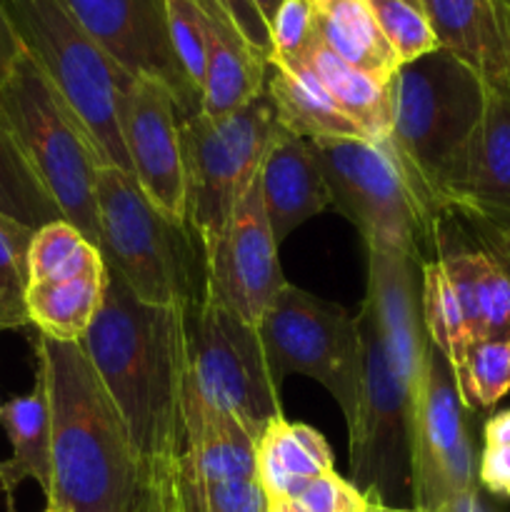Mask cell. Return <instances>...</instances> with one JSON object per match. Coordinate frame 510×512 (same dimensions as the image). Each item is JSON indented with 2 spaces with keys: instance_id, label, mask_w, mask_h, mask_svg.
Returning <instances> with one entry per match:
<instances>
[{
  "instance_id": "cell-30",
  "label": "cell",
  "mask_w": 510,
  "mask_h": 512,
  "mask_svg": "<svg viewBox=\"0 0 510 512\" xmlns=\"http://www.w3.org/2000/svg\"><path fill=\"white\" fill-rule=\"evenodd\" d=\"M420 275H423V320L428 338L448 358L453 373H458L470 345L458 295L438 258L420 265Z\"/></svg>"
},
{
  "instance_id": "cell-41",
  "label": "cell",
  "mask_w": 510,
  "mask_h": 512,
  "mask_svg": "<svg viewBox=\"0 0 510 512\" xmlns=\"http://www.w3.org/2000/svg\"><path fill=\"white\" fill-rule=\"evenodd\" d=\"M290 430H293V435H295V440L300 443V448H303L305 453H308L310 458L320 465V470H325V473L335 470L333 468V453H330L328 443H325V438L318 433V430L308 428V425H300V423H290Z\"/></svg>"
},
{
  "instance_id": "cell-6",
  "label": "cell",
  "mask_w": 510,
  "mask_h": 512,
  "mask_svg": "<svg viewBox=\"0 0 510 512\" xmlns=\"http://www.w3.org/2000/svg\"><path fill=\"white\" fill-rule=\"evenodd\" d=\"M0 120L65 223L75 225L100 248L95 203L98 153L73 110L25 50L0 83Z\"/></svg>"
},
{
  "instance_id": "cell-31",
  "label": "cell",
  "mask_w": 510,
  "mask_h": 512,
  "mask_svg": "<svg viewBox=\"0 0 510 512\" xmlns=\"http://www.w3.org/2000/svg\"><path fill=\"white\" fill-rule=\"evenodd\" d=\"M35 230L0 213V330L30 325L25 293H28V250Z\"/></svg>"
},
{
  "instance_id": "cell-45",
  "label": "cell",
  "mask_w": 510,
  "mask_h": 512,
  "mask_svg": "<svg viewBox=\"0 0 510 512\" xmlns=\"http://www.w3.org/2000/svg\"><path fill=\"white\" fill-rule=\"evenodd\" d=\"M250 3H253L255 8H258V13L263 15L265 25H268V30H270V25H273V20H275V15H278V10H280V5H283V0H250Z\"/></svg>"
},
{
  "instance_id": "cell-29",
  "label": "cell",
  "mask_w": 510,
  "mask_h": 512,
  "mask_svg": "<svg viewBox=\"0 0 510 512\" xmlns=\"http://www.w3.org/2000/svg\"><path fill=\"white\" fill-rule=\"evenodd\" d=\"M0 213L28 225L30 230H40L43 225L63 220L58 205L35 178L3 120H0Z\"/></svg>"
},
{
  "instance_id": "cell-17",
  "label": "cell",
  "mask_w": 510,
  "mask_h": 512,
  "mask_svg": "<svg viewBox=\"0 0 510 512\" xmlns=\"http://www.w3.org/2000/svg\"><path fill=\"white\" fill-rule=\"evenodd\" d=\"M450 218L510 223V88L488 85Z\"/></svg>"
},
{
  "instance_id": "cell-37",
  "label": "cell",
  "mask_w": 510,
  "mask_h": 512,
  "mask_svg": "<svg viewBox=\"0 0 510 512\" xmlns=\"http://www.w3.org/2000/svg\"><path fill=\"white\" fill-rule=\"evenodd\" d=\"M193 3L208 15L210 23H215L233 38L245 40L268 63L273 55L270 30L250 0H193Z\"/></svg>"
},
{
  "instance_id": "cell-42",
  "label": "cell",
  "mask_w": 510,
  "mask_h": 512,
  "mask_svg": "<svg viewBox=\"0 0 510 512\" xmlns=\"http://www.w3.org/2000/svg\"><path fill=\"white\" fill-rule=\"evenodd\" d=\"M20 55H23V45H20L13 23H10L8 13H5L3 3H0V83L8 78Z\"/></svg>"
},
{
  "instance_id": "cell-11",
  "label": "cell",
  "mask_w": 510,
  "mask_h": 512,
  "mask_svg": "<svg viewBox=\"0 0 510 512\" xmlns=\"http://www.w3.org/2000/svg\"><path fill=\"white\" fill-rule=\"evenodd\" d=\"M363 380L355 423L350 425V478L365 495L390 508H413L410 473V395L395 378L368 315L358 318Z\"/></svg>"
},
{
  "instance_id": "cell-24",
  "label": "cell",
  "mask_w": 510,
  "mask_h": 512,
  "mask_svg": "<svg viewBox=\"0 0 510 512\" xmlns=\"http://www.w3.org/2000/svg\"><path fill=\"white\" fill-rule=\"evenodd\" d=\"M315 33L353 68L390 83L400 60L385 40L368 0H313Z\"/></svg>"
},
{
  "instance_id": "cell-35",
  "label": "cell",
  "mask_w": 510,
  "mask_h": 512,
  "mask_svg": "<svg viewBox=\"0 0 510 512\" xmlns=\"http://www.w3.org/2000/svg\"><path fill=\"white\" fill-rule=\"evenodd\" d=\"M178 490L188 512H268V495L258 478L198 483L178 470Z\"/></svg>"
},
{
  "instance_id": "cell-13",
  "label": "cell",
  "mask_w": 510,
  "mask_h": 512,
  "mask_svg": "<svg viewBox=\"0 0 510 512\" xmlns=\"http://www.w3.org/2000/svg\"><path fill=\"white\" fill-rule=\"evenodd\" d=\"M205 275L215 298L255 328L285 288L258 175L235 205L218 243L205 253Z\"/></svg>"
},
{
  "instance_id": "cell-5",
  "label": "cell",
  "mask_w": 510,
  "mask_h": 512,
  "mask_svg": "<svg viewBox=\"0 0 510 512\" xmlns=\"http://www.w3.org/2000/svg\"><path fill=\"white\" fill-rule=\"evenodd\" d=\"M100 253L143 303L183 308L205 285V253L188 223H173L113 165L95 170Z\"/></svg>"
},
{
  "instance_id": "cell-52",
  "label": "cell",
  "mask_w": 510,
  "mask_h": 512,
  "mask_svg": "<svg viewBox=\"0 0 510 512\" xmlns=\"http://www.w3.org/2000/svg\"><path fill=\"white\" fill-rule=\"evenodd\" d=\"M0 420H3V405H0Z\"/></svg>"
},
{
  "instance_id": "cell-43",
  "label": "cell",
  "mask_w": 510,
  "mask_h": 512,
  "mask_svg": "<svg viewBox=\"0 0 510 512\" xmlns=\"http://www.w3.org/2000/svg\"><path fill=\"white\" fill-rule=\"evenodd\" d=\"M485 445H508L510 448V410L493 415L485 423Z\"/></svg>"
},
{
  "instance_id": "cell-3",
  "label": "cell",
  "mask_w": 510,
  "mask_h": 512,
  "mask_svg": "<svg viewBox=\"0 0 510 512\" xmlns=\"http://www.w3.org/2000/svg\"><path fill=\"white\" fill-rule=\"evenodd\" d=\"M488 85L448 50L400 65L390 80V133L375 140L440 220L450 218Z\"/></svg>"
},
{
  "instance_id": "cell-14",
  "label": "cell",
  "mask_w": 510,
  "mask_h": 512,
  "mask_svg": "<svg viewBox=\"0 0 510 512\" xmlns=\"http://www.w3.org/2000/svg\"><path fill=\"white\" fill-rule=\"evenodd\" d=\"M85 33L133 78H155L170 88L180 118L198 115L200 95L190 88L168 33L165 0H68Z\"/></svg>"
},
{
  "instance_id": "cell-25",
  "label": "cell",
  "mask_w": 510,
  "mask_h": 512,
  "mask_svg": "<svg viewBox=\"0 0 510 512\" xmlns=\"http://www.w3.org/2000/svg\"><path fill=\"white\" fill-rule=\"evenodd\" d=\"M298 65H305L323 83L335 105L368 135V140L388 138L390 83H380L373 75L340 60L320 38H315Z\"/></svg>"
},
{
  "instance_id": "cell-8",
  "label": "cell",
  "mask_w": 510,
  "mask_h": 512,
  "mask_svg": "<svg viewBox=\"0 0 510 512\" xmlns=\"http://www.w3.org/2000/svg\"><path fill=\"white\" fill-rule=\"evenodd\" d=\"M185 390L208 408L238 420L258 443L283 415L255 325L240 320L205 285L183 305Z\"/></svg>"
},
{
  "instance_id": "cell-4",
  "label": "cell",
  "mask_w": 510,
  "mask_h": 512,
  "mask_svg": "<svg viewBox=\"0 0 510 512\" xmlns=\"http://www.w3.org/2000/svg\"><path fill=\"white\" fill-rule=\"evenodd\" d=\"M25 53L35 60L88 133L100 165L130 173L120 105L133 75L120 68L70 10L68 0H0Z\"/></svg>"
},
{
  "instance_id": "cell-16",
  "label": "cell",
  "mask_w": 510,
  "mask_h": 512,
  "mask_svg": "<svg viewBox=\"0 0 510 512\" xmlns=\"http://www.w3.org/2000/svg\"><path fill=\"white\" fill-rule=\"evenodd\" d=\"M363 313L373 323L395 378L413 393L430 338L423 320V275L410 258L368 250V290Z\"/></svg>"
},
{
  "instance_id": "cell-38",
  "label": "cell",
  "mask_w": 510,
  "mask_h": 512,
  "mask_svg": "<svg viewBox=\"0 0 510 512\" xmlns=\"http://www.w3.org/2000/svg\"><path fill=\"white\" fill-rule=\"evenodd\" d=\"M295 503L305 512H363L368 495L330 470L305 480L300 493L295 495Z\"/></svg>"
},
{
  "instance_id": "cell-50",
  "label": "cell",
  "mask_w": 510,
  "mask_h": 512,
  "mask_svg": "<svg viewBox=\"0 0 510 512\" xmlns=\"http://www.w3.org/2000/svg\"><path fill=\"white\" fill-rule=\"evenodd\" d=\"M380 512H418V510H413V508H390V505L383 503V508H380Z\"/></svg>"
},
{
  "instance_id": "cell-48",
  "label": "cell",
  "mask_w": 510,
  "mask_h": 512,
  "mask_svg": "<svg viewBox=\"0 0 510 512\" xmlns=\"http://www.w3.org/2000/svg\"><path fill=\"white\" fill-rule=\"evenodd\" d=\"M493 3L498 5L500 15H503L505 25H508V30H510V0H493Z\"/></svg>"
},
{
  "instance_id": "cell-12",
  "label": "cell",
  "mask_w": 510,
  "mask_h": 512,
  "mask_svg": "<svg viewBox=\"0 0 510 512\" xmlns=\"http://www.w3.org/2000/svg\"><path fill=\"white\" fill-rule=\"evenodd\" d=\"M468 408L460 398L448 358L430 343L420 378L410 393V473L413 510L440 512L478 490Z\"/></svg>"
},
{
  "instance_id": "cell-2",
  "label": "cell",
  "mask_w": 510,
  "mask_h": 512,
  "mask_svg": "<svg viewBox=\"0 0 510 512\" xmlns=\"http://www.w3.org/2000/svg\"><path fill=\"white\" fill-rule=\"evenodd\" d=\"M38 373L50 408L48 505L65 512H158L178 478L165 485L150 478L80 343L38 335Z\"/></svg>"
},
{
  "instance_id": "cell-53",
  "label": "cell",
  "mask_w": 510,
  "mask_h": 512,
  "mask_svg": "<svg viewBox=\"0 0 510 512\" xmlns=\"http://www.w3.org/2000/svg\"><path fill=\"white\" fill-rule=\"evenodd\" d=\"M183 510H185V505H183ZM185 512H188V510H185Z\"/></svg>"
},
{
  "instance_id": "cell-15",
  "label": "cell",
  "mask_w": 510,
  "mask_h": 512,
  "mask_svg": "<svg viewBox=\"0 0 510 512\" xmlns=\"http://www.w3.org/2000/svg\"><path fill=\"white\" fill-rule=\"evenodd\" d=\"M120 133L130 175L173 223H188L180 113L175 95L155 78H135L120 105Z\"/></svg>"
},
{
  "instance_id": "cell-39",
  "label": "cell",
  "mask_w": 510,
  "mask_h": 512,
  "mask_svg": "<svg viewBox=\"0 0 510 512\" xmlns=\"http://www.w3.org/2000/svg\"><path fill=\"white\" fill-rule=\"evenodd\" d=\"M478 483L493 495L510 498V448L508 445H485L478 465Z\"/></svg>"
},
{
  "instance_id": "cell-21",
  "label": "cell",
  "mask_w": 510,
  "mask_h": 512,
  "mask_svg": "<svg viewBox=\"0 0 510 512\" xmlns=\"http://www.w3.org/2000/svg\"><path fill=\"white\" fill-rule=\"evenodd\" d=\"M185 453L180 470L198 483L258 478L255 475V440L230 415L200 403L185 390Z\"/></svg>"
},
{
  "instance_id": "cell-7",
  "label": "cell",
  "mask_w": 510,
  "mask_h": 512,
  "mask_svg": "<svg viewBox=\"0 0 510 512\" xmlns=\"http://www.w3.org/2000/svg\"><path fill=\"white\" fill-rule=\"evenodd\" d=\"M333 205L355 225L365 248L415 263L438 258L443 220L430 210L408 175L375 140H308Z\"/></svg>"
},
{
  "instance_id": "cell-26",
  "label": "cell",
  "mask_w": 510,
  "mask_h": 512,
  "mask_svg": "<svg viewBox=\"0 0 510 512\" xmlns=\"http://www.w3.org/2000/svg\"><path fill=\"white\" fill-rule=\"evenodd\" d=\"M265 63L245 40L208 23V65L203 80V108L208 118H225L265 90Z\"/></svg>"
},
{
  "instance_id": "cell-1",
  "label": "cell",
  "mask_w": 510,
  "mask_h": 512,
  "mask_svg": "<svg viewBox=\"0 0 510 512\" xmlns=\"http://www.w3.org/2000/svg\"><path fill=\"white\" fill-rule=\"evenodd\" d=\"M158 485L178 478L185 453L183 310L143 303L105 263L98 315L80 340Z\"/></svg>"
},
{
  "instance_id": "cell-32",
  "label": "cell",
  "mask_w": 510,
  "mask_h": 512,
  "mask_svg": "<svg viewBox=\"0 0 510 512\" xmlns=\"http://www.w3.org/2000/svg\"><path fill=\"white\" fill-rule=\"evenodd\" d=\"M455 383L468 410L493 408L510 393V340H473Z\"/></svg>"
},
{
  "instance_id": "cell-40",
  "label": "cell",
  "mask_w": 510,
  "mask_h": 512,
  "mask_svg": "<svg viewBox=\"0 0 510 512\" xmlns=\"http://www.w3.org/2000/svg\"><path fill=\"white\" fill-rule=\"evenodd\" d=\"M473 228L480 248L500 260L510 270V223H490V220H465Z\"/></svg>"
},
{
  "instance_id": "cell-20",
  "label": "cell",
  "mask_w": 510,
  "mask_h": 512,
  "mask_svg": "<svg viewBox=\"0 0 510 512\" xmlns=\"http://www.w3.org/2000/svg\"><path fill=\"white\" fill-rule=\"evenodd\" d=\"M438 260L453 283L473 340H510V270L475 245H458L438 228Z\"/></svg>"
},
{
  "instance_id": "cell-9",
  "label": "cell",
  "mask_w": 510,
  "mask_h": 512,
  "mask_svg": "<svg viewBox=\"0 0 510 512\" xmlns=\"http://www.w3.org/2000/svg\"><path fill=\"white\" fill-rule=\"evenodd\" d=\"M278 113L268 90L225 118L198 113L180 118L188 225L208 253L223 235L235 205L260 173L278 133Z\"/></svg>"
},
{
  "instance_id": "cell-23",
  "label": "cell",
  "mask_w": 510,
  "mask_h": 512,
  "mask_svg": "<svg viewBox=\"0 0 510 512\" xmlns=\"http://www.w3.org/2000/svg\"><path fill=\"white\" fill-rule=\"evenodd\" d=\"M3 428L13 445V458L0 463V490L13 512V495L23 480H35L45 498L53 485V448H50V408L43 378H35L28 395L8 400L3 405Z\"/></svg>"
},
{
  "instance_id": "cell-27",
  "label": "cell",
  "mask_w": 510,
  "mask_h": 512,
  "mask_svg": "<svg viewBox=\"0 0 510 512\" xmlns=\"http://www.w3.org/2000/svg\"><path fill=\"white\" fill-rule=\"evenodd\" d=\"M105 270L60 283H30L25 293L30 325L45 338L80 343L103 303Z\"/></svg>"
},
{
  "instance_id": "cell-46",
  "label": "cell",
  "mask_w": 510,
  "mask_h": 512,
  "mask_svg": "<svg viewBox=\"0 0 510 512\" xmlns=\"http://www.w3.org/2000/svg\"><path fill=\"white\" fill-rule=\"evenodd\" d=\"M268 512H305L290 498H268Z\"/></svg>"
},
{
  "instance_id": "cell-34",
  "label": "cell",
  "mask_w": 510,
  "mask_h": 512,
  "mask_svg": "<svg viewBox=\"0 0 510 512\" xmlns=\"http://www.w3.org/2000/svg\"><path fill=\"white\" fill-rule=\"evenodd\" d=\"M165 10H168V33L175 58L190 88L203 100L205 65H208V15L193 0H165Z\"/></svg>"
},
{
  "instance_id": "cell-36",
  "label": "cell",
  "mask_w": 510,
  "mask_h": 512,
  "mask_svg": "<svg viewBox=\"0 0 510 512\" xmlns=\"http://www.w3.org/2000/svg\"><path fill=\"white\" fill-rule=\"evenodd\" d=\"M315 5L313 0H283L273 25H270V43L273 55L268 63L298 65L315 43Z\"/></svg>"
},
{
  "instance_id": "cell-44",
  "label": "cell",
  "mask_w": 510,
  "mask_h": 512,
  "mask_svg": "<svg viewBox=\"0 0 510 512\" xmlns=\"http://www.w3.org/2000/svg\"><path fill=\"white\" fill-rule=\"evenodd\" d=\"M445 512H488V510H485V505L480 503V495L478 490H475V493H468L463 495V498L455 500V503H450L448 508H445Z\"/></svg>"
},
{
  "instance_id": "cell-33",
  "label": "cell",
  "mask_w": 510,
  "mask_h": 512,
  "mask_svg": "<svg viewBox=\"0 0 510 512\" xmlns=\"http://www.w3.org/2000/svg\"><path fill=\"white\" fill-rule=\"evenodd\" d=\"M368 3L400 65L413 63L440 48L420 0H368Z\"/></svg>"
},
{
  "instance_id": "cell-49",
  "label": "cell",
  "mask_w": 510,
  "mask_h": 512,
  "mask_svg": "<svg viewBox=\"0 0 510 512\" xmlns=\"http://www.w3.org/2000/svg\"><path fill=\"white\" fill-rule=\"evenodd\" d=\"M380 508H383V500L378 495H368V505H365L363 512H380Z\"/></svg>"
},
{
  "instance_id": "cell-28",
  "label": "cell",
  "mask_w": 510,
  "mask_h": 512,
  "mask_svg": "<svg viewBox=\"0 0 510 512\" xmlns=\"http://www.w3.org/2000/svg\"><path fill=\"white\" fill-rule=\"evenodd\" d=\"M105 260L98 245L90 243L75 225L65 220L35 230L28 250L30 283H60L103 273ZM28 283V285H30Z\"/></svg>"
},
{
  "instance_id": "cell-19",
  "label": "cell",
  "mask_w": 510,
  "mask_h": 512,
  "mask_svg": "<svg viewBox=\"0 0 510 512\" xmlns=\"http://www.w3.org/2000/svg\"><path fill=\"white\" fill-rule=\"evenodd\" d=\"M438 45L485 85L510 88V30L493 0H420Z\"/></svg>"
},
{
  "instance_id": "cell-10",
  "label": "cell",
  "mask_w": 510,
  "mask_h": 512,
  "mask_svg": "<svg viewBox=\"0 0 510 512\" xmlns=\"http://www.w3.org/2000/svg\"><path fill=\"white\" fill-rule=\"evenodd\" d=\"M255 330L278 393L290 373L308 375L333 395L348 428L355 423L363 348L358 320L348 310L285 283Z\"/></svg>"
},
{
  "instance_id": "cell-22",
  "label": "cell",
  "mask_w": 510,
  "mask_h": 512,
  "mask_svg": "<svg viewBox=\"0 0 510 512\" xmlns=\"http://www.w3.org/2000/svg\"><path fill=\"white\" fill-rule=\"evenodd\" d=\"M265 90L288 133L305 140H368V135L335 105L328 90L305 65L268 63Z\"/></svg>"
},
{
  "instance_id": "cell-51",
  "label": "cell",
  "mask_w": 510,
  "mask_h": 512,
  "mask_svg": "<svg viewBox=\"0 0 510 512\" xmlns=\"http://www.w3.org/2000/svg\"><path fill=\"white\" fill-rule=\"evenodd\" d=\"M45 512H65V510H60V508H53V505H48V510Z\"/></svg>"
},
{
  "instance_id": "cell-47",
  "label": "cell",
  "mask_w": 510,
  "mask_h": 512,
  "mask_svg": "<svg viewBox=\"0 0 510 512\" xmlns=\"http://www.w3.org/2000/svg\"><path fill=\"white\" fill-rule=\"evenodd\" d=\"M158 512H185L183 510V500H180V490H178V483L173 485V490L168 493V498L163 500V505H160Z\"/></svg>"
},
{
  "instance_id": "cell-18",
  "label": "cell",
  "mask_w": 510,
  "mask_h": 512,
  "mask_svg": "<svg viewBox=\"0 0 510 512\" xmlns=\"http://www.w3.org/2000/svg\"><path fill=\"white\" fill-rule=\"evenodd\" d=\"M260 190L275 243H283L305 220L333 205L323 170L305 138L280 125L260 165Z\"/></svg>"
}]
</instances>
